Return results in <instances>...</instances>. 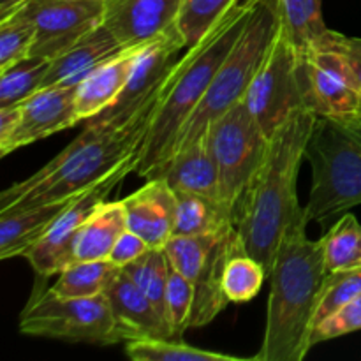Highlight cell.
Wrapping results in <instances>:
<instances>
[{
  "mask_svg": "<svg viewBox=\"0 0 361 361\" xmlns=\"http://www.w3.org/2000/svg\"><path fill=\"white\" fill-rule=\"evenodd\" d=\"M102 25L123 48H141L168 35L180 34L183 0H102Z\"/></svg>",
  "mask_w": 361,
  "mask_h": 361,
  "instance_id": "cell-13",
  "label": "cell"
},
{
  "mask_svg": "<svg viewBox=\"0 0 361 361\" xmlns=\"http://www.w3.org/2000/svg\"><path fill=\"white\" fill-rule=\"evenodd\" d=\"M137 157L127 161L122 168L116 169L109 176H106L97 185L85 190L59 219L51 224V228L25 252V259L30 263L39 277H53L66 270L71 263H74V247L80 236L81 228L90 217L99 203L106 201L113 189L122 183V180L136 169Z\"/></svg>",
  "mask_w": 361,
  "mask_h": 361,
  "instance_id": "cell-9",
  "label": "cell"
},
{
  "mask_svg": "<svg viewBox=\"0 0 361 361\" xmlns=\"http://www.w3.org/2000/svg\"><path fill=\"white\" fill-rule=\"evenodd\" d=\"M358 330H361V295L353 302L345 303L342 309L328 316L326 319L317 323L314 326L312 337H310V345L314 348L321 342L344 337V335Z\"/></svg>",
  "mask_w": 361,
  "mask_h": 361,
  "instance_id": "cell-36",
  "label": "cell"
},
{
  "mask_svg": "<svg viewBox=\"0 0 361 361\" xmlns=\"http://www.w3.org/2000/svg\"><path fill=\"white\" fill-rule=\"evenodd\" d=\"M312 187L305 204L309 222H326L361 204V115L317 116L307 145Z\"/></svg>",
  "mask_w": 361,
  "mask_h": 361,
  "instance_id": "cell-5",
  "label": "cell"
},
{
  "mask_svg": "<svg viewBox=\"0 0 361 361\" xmlns=\"http://www.w3.org/2000/svg\"><path fill=\"white\" fill-rule=\"evenodd\" d=\"M361 295V267L351 268V270H341L328 274L324 281L323 291H321L319 305L316 312V326L328 316L337 312L345 303L353 302Z\"/></svg>",
  "mask_w": 361,
  "mask_h": 361,
  "instance_id": "cell-34",
  "label": "cell"
},
{
  "mask_svg": "<svg viewBox=\"0 0 361 361\" xmlns=\"http://www.w3.org/2000/svg\"><path fill=\"white\" fill-rule=\"evenodd\" d=\"M120 270L122 268L108 259L74 261L56 275V282L49 291L60 298H92L104 295Z\"/></svg>",
  "mask_w": 361,
  "mask_h": 361,
  "instance_id": "cell-24",
  "label": "cell"
},
{
  "mask_svg": "<svg viewBox=\"0 0 361 361\" xmlns=\"http://www.w3.org/2000/svg\"><path fill=\"white\" fill-rule=\"evenodd\" d=\"M307 108L317 116L361 115V85L341 55L326 48L307 51Z\"/></svg>",
  "mask_w": 361,
  "mask_h": 361,
  "instance_id": "cell-11",
  "label": "cell"
},
{
  "mask_svg": "<svg viewBox=\"0 0 361 361\" xmlns=\"http://www.w3.org/2000/svg\"><path fill=\"white\" fill-rule=\"evenodd\" d=\"M235 2L236 0H183L178 30L185 39L187 48L196 44Z\"/></svg>",
  "mask_w": 361,
  "mask_h": 361,
  "instance_id": "cell-33",
  "label": "cell"
},
{
  "mask_svg": "<svg viewBox=\"0 0 361 361\" xmlns=\"http://www.w3.org/2000/svg\"><path fill=\"white\" fill-rule=\"evenodd\" d=\"M122 42L104 27L97 28L74 42L67 51L55 56L49 63L42 88L46 87H76L99 66L122 53Z\"/></svg>",
  "mask_w": 361,
  "mask_h": 361,
  "instance_id": "cell-16",
  "label": "cell"
},
{
  "mask_svg": "<svg viewBox=\"0 0 361 361\" xmlns=\"http://www.w3.org/2000/svg\"><path fill=\"white\" fill-rule=\"evenodd\" d=\"M152 178H164L175 192L196 194L221 203L217 162L210 150L207 134L196 143L176 152Z\"/></svg>",
  "mask_w": 361,
  "mask_h": 361,
  "instance_id": "cell-17",
  "label": "cell"
},
{
  "mask_svg": "<svg viewBox=\"0 0 361 361\" xmlns=\"http://www.w3.org/2000/svg\"><path fill=\"white\" fill-rule=\"evenodd\" d=\"M23 2L25 0H0V18L9 14L11 11L16 9V7Z\"/></svg>",
  "mask_w": 361,
  "mask_h": 361,
  "instance_id": "cell-39",
  "label": "cell"
},
{
  "mask_svg": "<svg viewBox=\"0 0 361 361\" xmlns=\"http://www.w3.org/2000/svg\"><path fill=\"white\" fill-rule=\"evenodd\" d=\"M20 331L71 344L113 345L129 341L106 293L92 298H60L49 289L39 293L21 314Z\"/></svg>",
  "mask_w": 361,
  "mask_h": 361,
  "instance_id": "cell-6",
  "label": "cell"
},
{
  "mask_svg": "<svg viewBox=\"0 0 361 361\" xmlns=\"http://www.w3.org/2000/svg\"><path fill=\"white\" fill-rule=\"evenodd\" d=\"M35 42V25L30 18L13 11L0 18V71L28 59Z\"/></svg>",
  "mask_w": 361,
  "mask_h": 361,
  "instance_id": "cell-31",
  "label": "cell"
},
{
  "mask_svg": "<svg viewBox=\"0 0 361 361\" xmlns=\"http://www.w3.org/2000/svg\"><path fill=\"white\" fill-rule=\"evenodd\" d=\"M185 49L187 44L182 34L168 35L143 46L137 53L129 81L115 104L88 122H120L129 118L162 87Z\"/></svg>",
  "mask_w": 361,
  "mask_h": 361,
  "instance_id": "cell-12",
  "label": "cell"
},
{
  "mask_svg": "<svg viewBox=\"0 0 361 361\" xmlns=\"http://www.w3.org/2000/svg\"><path fill=\"white\" fill-rule=\"evenodd\" d=\"M166 307H168L173 334H175V338L180 341L182 335L190 328V317H192L194 309V286L189 279L183 277L173 267H169Z\"/></svg>",
  "mask_w": 361,
  "mask_h": 361,
  "instance_id": "cell-35",
  "label": "cell"
},
{
  "mask_svg": "<svg viewBox=\"0 0 361 361\" xmlns=\"http://www.w3.org/2000/svg\"><path fill=\"white\" fill-rule=\"evenodd\" d=\"M127 229L123 201H102L81 228L74 247V261L108 259L116 240Z\"/></svg>",
  "mask_w": 361,
  "mask_h": 361,
  "instance_id": "cell-22",
  "label": "cell"
},
{
  "mask_svg": "<svg viewBox=\"0 0 361 361\" xmlns=\"http://www.w3.org/2000/svg\"><path fill=\"white\" fill-rule=\"evenodd\" d=\"M221 182V203L236 224L240 203L263 164L270 137L245 101L219 116L207 130Z\"/></svg>",
  "mask_w": 361,
  "mask_h": 361,
  "instance_id": "cell-7",
  "label": "cell"
},
{
  "mask_svg": "<svg viewBox=\"0 0 361 361\" xmlns=\"http://www.w3.org/2000/svg\"><path fill=\"white\" fill-rule=\"evenodd\" d=\"M148 249H152V247L148 245L140 235H136V233H133L130 229H127V231L116 240L115 247H113V250L109 252L108 261L115 264V267L126 268L129 267L130 263H134L137 257L143 256Z\"/></svg>",
  "mask_w": 361,
  "mask_h": 361,
  "instance_id": "cell-38",
  "label": "cell"
},
{
  "mask_svg": "<svg viewBox=\"0 0 361 361\" xmlns=\"http://www.w3.org/2000/svg\"><path fill=\"white\" fill-rule=\"evenodd\" d=\"M312 48H326L341 55L361 85V37H349L328 28Z\"/></svg>",
  "mask_w": 361,
  "mask_h": 361,
  "instance_id": "cell-37",
  "label": "cell"
},
{
  "mask_svg": "<svg viewBox=\"0 0 361 361\" xmlns=\"http://www.w3.org/2000/svg\"><path fill=\"white\" fill-rule=\"evenodd\" d=\"M141 48L123 49L76 85V116L80 123L95 118L115 104L129 81Z\"/></svg>",
  "mask_w": 361,
  "mask_h": 361,
  "instance_id": "cell-20",
  "label": "cell"
},
{
  "mask_svg": "<svg viewBox=\"0 0 361 361\" xmlns=\"http://www.w3.org/2000/svg\"><path fill=\"white\" fill-rule=\"evenodd\" d=\"M162 87L129 118L85 123L83 133L53 161L0 194V212L69 200L137 157Z\"/></svg>",
  "mask_w": 361,
  "mask_h": 361,
  "instance_id": "cell-1",
  "label": "cell"
},
{
  "mask_svg": "<svg viewBox=\"0 0 361 361\" xmlns=\"http://www.w3.org/2000/svg\"><path fill=\"white\" fill-rule=\"evenodd\" d=\"M254 7L256 0H236L196 44L182 53L168 74L137 154L134 173L141 178H152L173 157L187 120L245 30Z\"/></svg>",
  "mask_w": 361,
  "mask_h": 361,
  "instance_id": "cell-3",
  "label": "cell"
},
{
  "mask_svg": "<svg viewBox=\"0 0 361 361\" xmlns=\"http://www.w3.org/2000/svg\"><path fill=\"white\" fill-rule=\"evenodd\" d=\"M314 122L316 113L298 108L279 126L268 141L263 164L240 203L236 229L245 252L256 257L267 274L282 235L303 212L296 183Z\"/></svg>",
  "mask_w": 361,
  "mask_h": 361,
  "instance_id": "cell-4",
  "label": "cell"
},
{
  "mask_svg": "<svg viewBox=\"0 0 361 361\" xmlns=\"http://www.w3.org/2000/svg\"><path fill=\"white\" fill-rule=\"evenodd\" d=\"M20 118L9 140L0 143V155L53 136L80 123L76 116V87H46L25 99Z\"/></svg>",
  "mask_w": 361,
  "mask_h": 361,
  "instance_id": "cell-14",
  "label": "cell"
},
{
  "mask_svg": "<svg viewBox=\"0 0 361 361\" xmlns=\"http://www.w3.org/2000/svg\"><path fill=\"white\" fill-rule=\"evenodd\" d=\"M243 101L268 137L295 109L307 108V53L296 48L282 18Z\"/></svg>",
  "mask_w": 361,
  "mask_h": 361,
  "instance_id": "cell-8",
  "label": "cell"
},
{
  "mask_svg": "<svg viewBox=\"0 0 361 361\" xmlns=\"http://www.w3.org/2000/svg\"><path fill=\"white\" fill-rule=\"evenodd\" d=\"M236 228V226H235ZM228 233V231H226ZM224 235V233H222ZM222 235L217 236H171L164 245L169 264L176 271L189 279L190 282L197 277L201 268L207 264L215 243Z\"/></svg>",
  "mask_w": 361,
  "mask_h": 361,
  "instance_id": "cell-32",
  "label": "cell"
},
{
  "mask_svg": "<svg viewBox=\"0 0 361 361\" xmlns=\"http://www.w3.org/2000/svg\"><path fill=\"white\" fill-rule=\"evenodd\" d=\"M242 250H245V247L236 228L229 229L217 240L207 264L192 281L194 309L190 328L207 326L228 307L229 300L222 291V274L229 257Z\"/></svg>",
  "mask_w": 361,
  "mask_h": 361,
  "instance_id": "cell-19",
  "label": "cell"
},
{
  "mask_svg": "<svg viewBox=\"0 0 361 361\" xmlns=\"http://www.w3.org/2000/svg\"><path fill=\"white\" fill-rule=\"evenodd\" d=\"M307 226L303 207L279 242L268 271L270 295L263 344L254 361H302L312 349L310 337L328 270L323 242L310 240Z\"/></svg>",
  "mask_w": 361,
  "mask_h": 361,
  "instance_id": "cell-2",
  "label": "cell"
},
{
  "mask_svg": "<svg viewBox=\"0 0 361 361\" xmlns=\"http://www.w3.org/2000/svg\"><path fill=\"white\" fill-rule=\"evenodd\" d=\"M321 242L328 274L361 267V224L353 214L342 215Z\"/></svg>",
  "mask_w": 361,
  "mask_h": 361,
  "instance_id": "cell-27",
  "label": "cell"
},
{
  "mask_svg": "<svg viewBox=\"0 0 361 361\" xmlns=\"http://www.w3.org/2000/svg\"><path fill=\"white\" fill-rule=\"evenodd\" d=\"M169 267L171 264H169L164 249H148L134 263L122 268L129 275L130 281L141 289V293L150 300L152 305L157 309V312L168 324L169 316L168 307H166V289H168ZM169 328H171V324H169Z\"/></svg>",
  "mask_w": 361,
  "mask_h": 361,
  "instance_id": "cell-26",
  "label": "cell"
},
{
  "mask_svg": "<svg viewBox=\"0 0 361 361\" xmlns=\"http://www.w3.org/2000/svg\"><path fill=\"white\" fill-rule=\"evenodd\" d=\"M13 11H20L35 25L30 56L53 60L102 23L104 4L102 0H25Z\"/></svg>",
  "mask_w": 361,
  "mask_h": 361,
  "instance_id": "cell-10",
  "label": "cell"
},
{
  "mask_svg": "<svg viewBox=\"0 0 361 361\" xmlns=\"http://www.w3.org/2000/svg\"><path fill=\"white\" fill-rule=\"evenodd\" d=\"M122 201L127 228L140 235L152 249H164L173 236L176 215V192L169 183L164 178H150Z\"/></svg>",
  "mask_w": 361,
  "mask_h": 361,
  "instance_id": "cell-15",
  "label": "cell"
},
{
  "mask_svg": "<svg viewBox=\"0 0 361 361\" xmlns=\"http://www.w3.org/2000/svg\"><path fill=\"white\" fill-rule=\"evenodd\" d=\"M235 221L219 201L176 192L173 236H217L235 228Z\"/></svg>",
  "mask_w": 361,
  "mask_h": 361,
  "instance_id": "cell-23",
  "label": "cell"
},
{
  "mask_svg": "<svg viewBox=\"0 0 361 361\" xmlns=\"http://www.w3.org/2000/svg\"><path fill=\"white\" fill-rule=\"evenodd\" d=\"M281 18L291 41L303 53L309 51L328 30L321 0H281Z\"/></svg>",
  "mask_w": 361,
  "mask_h": 361,
  "instance_id": "cell-28",
  "label": "cell"
},
{
  "mask_svg": "<svg viewBox=\"0 0 361 361\" xmlns=\"http://www.w3.org/2000/svg\"><path fill=\"white\" fill-rule=\"evenodd\" d=\"M113 314L126 331L129 341L134 338H175L169 324L162 319L150 300L130 281L123 270L106 289ZM178 341V338H176Z\"/></svg>",
  "mask_w": 361,
  "mask_h": 361,
  "instance_id": "cell-18",
  "label": "cell"
},
{
  "mask_svg": "<svg viewBox=\"0 0 361 361\" xmlns=\"http://www.w3.org/2000/svg\"><path fill=\"white\" fill-rule=\"evenodd\" d=\"M80 196L81 194L69 200L0 212V259L23 257Z\"/></svg>",
  "mask_w": 361,
  "mask_h": 361,
  "instance_id": "cell-21",
  "label": "cell"
},
{
  "mask_svg": "<svg viewBox=\"0 0 361 361\" xmlns=\"http://www.w3.org/2000/svg\"><path fill=\"white\" fill-rule=\"evenodd\" d=\"M267 277V268L256 257L242 250L229 257L226 263L222 274V291L229 303H247L259 295Z\"/></svg>",
  "mask_w": 361,
  "mask_h": 361,
  "instance_id": "cell-30",
  "label": "cell"
},
{
  "mask_svg": "<svg viewBox=\"0 0 361 361\" xmlns=\"http://www.w3.org/2000/svg\"><path fill=\"white\" fill-rule=\"evenodd\" d=\"M126 355L133 361H245L238 356L194 348L182 338H134L126 342Z\"/></svg>",
  "mask_w": 361,
  "mask_h": 361,
  "instance_id": "cell-25",
  "label": "cell"
},
{
  "mask_svg": "<svg viewBox=\"0 0 361 361\" xmlns=\"http://www.w3.org/2000/svg\"><path fill=\"white\" fill-rule=\"evenodd\" d=\"M51 60L28 56L9 69L0 71V108L21 104L25 99L39 92L44 83Z\"/></svg>",
  "mask_w": 361,
  "mask_h": 361,
  "instance_id": "cell-29",
  "label": "cell"
}]
</instances>
